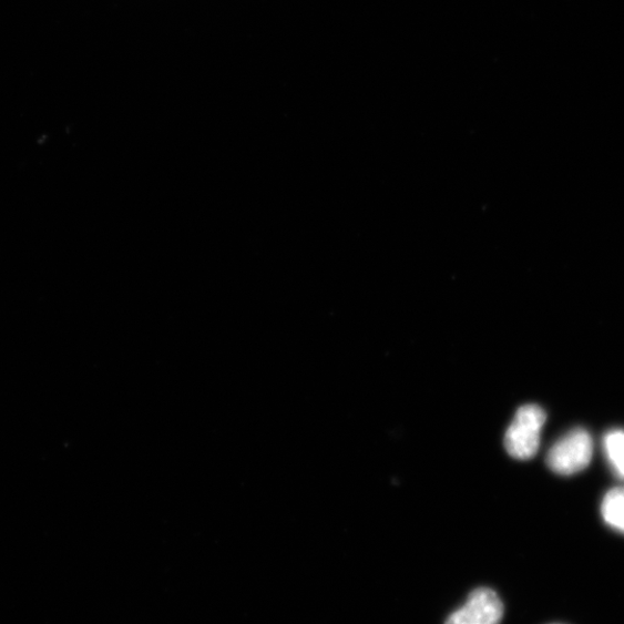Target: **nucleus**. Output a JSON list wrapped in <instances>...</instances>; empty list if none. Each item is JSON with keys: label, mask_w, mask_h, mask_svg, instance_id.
<instances>
[{"label": "nucleus", "mask_w": 624, "mask_h": 624, "mask_svg": "<svg viewBox=\"0 0 624 624\" xmlns=\"http://www.w3.org/2000/svg\"><path fill=\"white\" fill-rule=\"evenodd\" d=\"M546 419V413L541 407L536 405L522 406L505 432L504 447L507 452L520 460L533 458L539 450L541 430Z\"/></svg>", "instance_id": "1"}, {"label": "nucleus", "mask_w": 624, "mask_h": 624, "mask_svg": "<svg viewBox=\"0 0 624 624\" xmlns=\"http://www.w3.org/2000/svg\"><path fill=\"white\" fill-rule=\"evenodd\" d=\"M593 457V440L583 428L570 430L550 450L548 466L556 474L574 475L584 471Z\"/></svg>", "instance_id": "2"}, {"label": "nucleus", "mask_w": 624, "mask_h": 624, "mask_svg": "<svg viewBox=\"0 0 624 624\" xmlns=\"http://www.w3.org/2000/svg\"><path fill=\"white\" fill-rule=\"evenodd\" d=\"M504 605L490 587L473 590L466 604L452 612L444 624H501Z\"/></svg>", "instance_id": "3"}, {"label": "nucleus", "mask_w": 624, "mask_h": 624, "mask_svg": "<svg viewBox=\"0 0 624 624\" xmlns=\"http://www.w3.org/2000/svg\"><path fill=\"white\" fill-rule=\"evenodd\" d=\"M605 523L613 530L624 534V487L610 491L602 503Z\"/></svg>", "instance_id": "4"}, {"label": "nucleus", "mask_w": 624, "mask_h": 624, "mask_svg": "<svg viewBox=\"0 0 624 624\" xmlns=\"http://www.w3.org/2000/svg\"><path fill=\"white\" fill-rule=\"evenodd\" d=\"M603 446L612 471L624 481V430L613 429L608 431Z\"/></svg>", "instance_id": "5"}, {"label": "nucleus", "mask_w": 624, "mask_h": 624, "mask_svg": "<svg viewBox=\"0 0 624 624\" xmlns=\"http://www.w3.org/2000/svg\"><path fill=\"white\" fill-rule=\"evenodd\" d=\"M551 624H562V623H551Z\"/></svg>", "instance_id": "6"}]
</instances>
